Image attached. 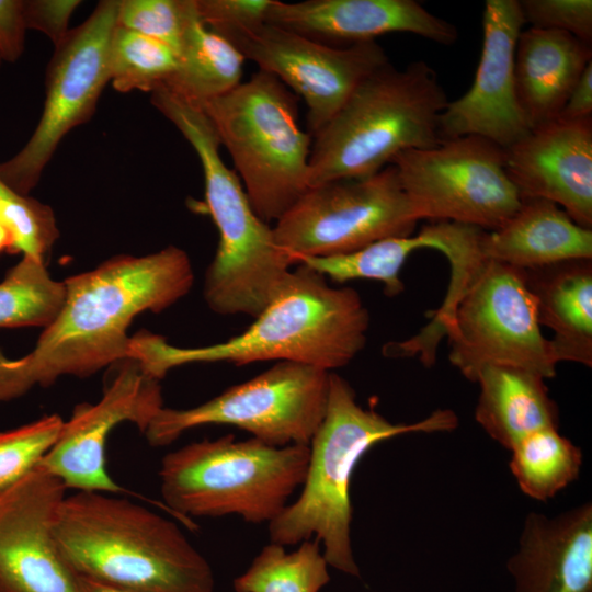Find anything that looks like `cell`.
<instances>
[{"label":"cell","mask_w":592,"mask_h":592,"mask_svg":"<svg viewBox=\"0 0 592 592\" xmlns=\"http://www.w3.org/2000/svg\"><path fill=\"white\" fill-rule=\"evenodd\" d=\"M62 282L58 316L25 355L35 386L62 376L87 377L126 360L134 318L160 312L184 297L194 272L187 253L168 246L141 257H113Z\"/></svg>","instance_id":"6da1fadb"},{"label":"cell","mask_w":592,"mask_h":592,"mask_svg":"<svg viewBox=\"0 0 592 592\" xmlns=\"http://www.w3.org/2000/svg\"><path fill=\"white\" fill-rule=\"evenodd\" d=\"M482 231L468 230L446 257L451 284L432 321L415 337L389 344L386 355H419L431 366L437 342L447 335L448 358L470 382L489 365L522 367L551 378L557 363L542 333L525 272L486 259L479 246Z\"/></svg>","instance_id":"7a4b0ae2"},{"label":"cell","mask_w":592,"mask_h":592,"mask_svg":"<svg viewBox=\"0 0 592 592\" xmlns=\"http://www.w3.org/2000/svg\"><path fill=\"white\" fill-rule=\"evenodd\" d=\"M368 328L369 312L355 289L330 286L321 274L296 265L241 334L213 345L181 348L141 331L130 337L128 358L157 380L178 366L214 362L276 360L332 372L364 349Z\"/></svg>","instance_id":"3957f363"},{"label":"cell","mask_w":592,"mask_h":592,"mask_svg":"<svg viewBox=\"0 0 592 592\" xmlns=\"http://www.w3.org/2000/svg\"><path fill=\"white\" fill-rule=\"evenodd\" d=\"M54 535L79 577L132 592H213L207 559L171 520L118 494L76 491Z\"/></svg>","instance_id":"277c9868"},{"label":"cell","mask_w":592,"mask_h":592,"mask_svg":"<svg viewBox=\"0 0 592 592\" xmlns=\"http://www.w3.org/2000/svg\"><path fill=\"white\" fill-rule=\"evenodd\" d=\"M452 410L440 409L411 423H391L356 401L350 383L329 375L325 418L309 443V459L301 491L269 523L270 542L283 546L317 538L328 565L360 577L351 543V479L360 459L375 444L406 433H432L457 428Z\"/></svg>","instance_id":"5b68a950"},{"label":"cell","mask_w":592,"mask_h":592,"mask_svg":"<svg viewBox=\"0 0 592 592\" xmlns=\"http://www.w3.org/2000/svg\"><path fill=\"white\" fill-rule=\"evenodd\" d=\"M151 103L181 132L201 160L207 209L219 242L204 276L203 295L218 315L258 317L294 266L278 247L273 227L253 210L239 175L219 153L220 140L201 107L163 88Z\"/></svg>","instance_id":"8992f818"},{"label":"cell","mask_w":592,"mask_h":592,"mask_svg":"<svg viewBox=\"0 0 592 592\" xmlns=\"http://www.w3.org/2000/svg\"><path fill=\"white\" fill-rule=\"evenodd\" d=\"M447 103L436 71L425 61L403 69L390 62L380 67L312 136L309 189L372 175L403 151L439 145L440 116Z\"/></svg>","instance_id":"52a82bcc"},{"label":"cell","mask_w":592,"mask_h":592,"mask_svg":"<svg viewBox=\"0 0 592 592\" xmlns=\"http://www.w3.org/2000/svg\"><path fill=\"white\" fill-rule=\"evenodd\" d=\"M308 459L305 444L276 447L232 434L204 439L162 457L160 493L173 514L269 524L301 487Z\"/></svg>","instance_id":"ba28073f"},{"label":"cell","mask_w":592,"mask_h":592,"mask_svg":"<svg viewBox=\"0 0 592 592\" xmlns=\"http://www.w3.org/2000/svg\"><path fill=\"white\" fill-rule=\"evenodd\" d=\"M201 109L227 148L254 213L280 219L309 189L312 137L298 124L297 99L259 70Z\"/></svg>","instance_id":"9c48e42d"},{"label":"cell","mask_w":592,"mask_h":592,"mask_svg":"<svg viewBox=\"0 0 592 592\" xmlns=\"http://www.w3.org/2000/svg\"><path fill=\"white\" fill-rule=\"evenodd\" d=\"M330 372L281 361L196 407H162L144 435L153 447L207 424L232 425L267 445H309L327 408Z\"/></svg>","instance_id":"30bf717a"},{"label":"cell","mask_w":592,"mask_h":592,"mask_svg":"<svg viewBox=\"0 0 592 592\" xmlns=\"http://www.w3.org/2000/svg\"><path fill=\"white\" fill-rule=\"evenodd\" d=\"M418 220L457 223L492 231L521 206L505 169L504 149L479 136H462L390 162Z\"/></svg>","instance_id":"8fae6325"},{"label":"cell","mask_w":592,"mask_h":592,"mask_svg":"<svg viewBox=\"0 0 592 592\" xmlns=\"http://www.w3.org/2000/svg\"><path fill=\"white\" fill-rule=\"evenodd\" d=\"M418 221L389 164L368 177L308 189L273 231L295 266L301 258L339 255L385 238L411 236Z\"/></svg>","instance_id":"7c38bea8"},{"label":"cell","mask_w":592,"mask_h":592,"mask_svg":"<svg viewBox=\"0 0 592 592\" xmlns=\"http://www.w3.org/2000/svg\"><path fill=\"white\" fill-rule=\"evenodd\" d=\"M117 7V0L99 2L90 16L55 46L39 122L25 146L0 163V181L13 193L27 196L61 139L93 115L110 81V46Z\"/></svg>","instance_id":"4fadbf2b"},{"label":"cell","mask_w":592,"mask_h":592,"mask_svg":"<svg viewBox=\"0 0 592 592\" xmlns=\"http://www.w3.org/2000/svg\"><path fill=\"white\" fill-rule=\"evenodd\" d=\"M223 38L305 100L311 137L364 79L390 62L376 41L333 47L267 22Z\"/></svg>","instance_id":"5bb4252c"},{"label":"cell","mask_w":592,"mask_h":592,"mask_svg":"<svg viewBox=\"0 0 592 592\" xmlns=\"http://www.w3.org/2000/svg\"><path fill=\"white\" fill-rule=\"evenodd\" d=\"M95 403L78 405L61 433L39 463L66 489L112 494L129 493L107 473L105 446L110 433L130 422L144 433L163 407L159 380L126 358Z\"/></svg>","instance_id":"9a60e30c"},{"label":"cell","mask_w":592,"mask_h":592,"mask_svg":"<svg viewBox=\"0 0 592 592\" xmlns=\"http://www.w3.org/2000/svg\"><path fill=\"white\" fill-rule=\"evenodd\" d=\"M62 482L39 464L0 492V588L3 592H82L54 535Z\"/></svg>","instance_id":"2e32d148"},{"label":"cell","mask_w":592,"mask_h":592,"mask_svg":"<svg viewBox=\"0 0 592 592\" xmlns=\"http://www.w3.org/2000/svg\"><path fill=\"white\" fill-rule=\"evenodd\" d=\"M524 25L520 1H486L476 75L468 91L448 101L442 112V141L474 135L506 149L532 129L520 107L514 83L515 47Z\"/></svg>","instance_id":"e0dca14e"},{"label":"cell","mask_w":592,"mask_h":592,"mask_svg":"<svg viewBox=\"0 0 592 592\" xmlns=\"http://www.w3.org/2000/svg\"><path fill=\"white\" fill-rule=\"evenodd\" d=\"M504 156L522 198L550 201L578 225L592 228V117H557L536 126Z\"/></svg>","instance_id":"ac0fdd59"},{"label":"cell","mask_w":592,"mask_h":592,"mask_svg":"<svg viewBox=\"0 0 592 592\" xmlns=\"http://www.w3.org/2000/svg\"><path fill=\"white\" fill-rule=\"evenodd\" d=\"M266 22L333 47L387 33H410L441 45L458 38L457 29L415 0H274Z\"/></svg>","instance_id":"d6986e66"},{"label":"cell","mask_w":592,"mask_h":592,"mask_svg":"<svg viewBox=\"0 0 592 592\" xmlns=\"http://www.w3.org/2000/svg\"><path fill=\"white\" fill-rule=\"evenodd\" d=\"M514 592H592V505L525 517L508 560Z\"/></svg>","instance_id":"ffe728a7"},{"label":"cell","mask_w":592,"mask_h":592,"mask_svg":"<svg viewBox=\"0 0 592 592\" xmlns=\"http://www.w3.org/2000/svg\"><path fill=\"white\" fill-rule=\"evenodd\" d=\"M590 62L591 45L569 33L535 27L521 31L514 55V83L531 128L559 116Z\"/></svg>","instance_id":"44dd1931"},{"label":"cell","mask_w":592,"mask_h":592,"mask_svg":"<svg viewBox=\"0 0 592 592\" xmlns=\"http://www.w3.org/2000/svg\"><path fill=\"white\" fill-rule=\"evenodd\" d=\"M480 251L491 261L523 271L592 259V229L584 228L557 204L523 197L521 206L498 229L482 231Z\"/></svg>","instance_id":"7402d4cb"},{"label":"cell","mask_w":592,"mask_h":592,"mask_svg":"<svg viewBox=\"0 0 592 592\" xmlns=\"http://www.w3.org/2000/svg\"><path fill=\"white\" fill-rule=\"evenodd\" d=\"M537 319L554 332L555 362L592 366V259L568 260L526 270Z\"/></svg>","instance_id":"603a6c76"},{"label":"cell","mask_w":592,"mask_h":592,"mask_svg":"<svg viewBox=\"0 0 592 592\" xmlns=\"http://www.w3.org/2000/svg\"><path fill=\"white\" fill-rule=\"evenodd\" d=\"M475 383L480 388L475 419L506 449L535 431L558 429V408L542 375L516 366L489 365Z\"/></svg>","instance_id":"cb8c5ba5"},{"label":"cell","mask_w":592,"mask_h":592,"mask_svg":"<svg viewBox=\"0 0 592 592\" xmlns=\"http://www.w3.org/2000/svg\"><path fill=\"white\" fill-rule=\"evenodd\" d=\"M246 58L198 19L195 2L178 50V65L160 88L201 107L241 83Z\"/></svg>","instance_id":"d4e9b609"},{"label":"cell","mask_w":592,"mask_h":592,"mask_svg":"<svg viewBox=\"0 0 592 592\" xmlns=\"http://www.w3.org/2000/svg\"><path fill=\"white\" fill-rule=\"evenodd\" d=\"M437 234L434 224L424 226L415 236L390 237L373 242L360 250L325 258H301L296 265H304L337 283L352 280H373L384 285L387 296L403 292L400 271L415 250L435 249Z\"/></svg>","instance_id":"484cf974"},{"label":"cell","mask_w":592,"mask_h":592,"mask_svg":"<svg viewBox=\"0 0 592 592\" xmlns=\"http://www.w3.org/2000/svg\"><path fill=\"white\" fill-rule=\"evenodd\" d=\"M511 452L509 466L520 489L538 501L555 497L580 474L581 449L555 428L531 433Z\"/></svg>","instance_id":"4316f807"},{"label":"cell","mask_w":592,"mask_h":592,"mask_svg":"<svg viewBox=\"0 0 592 592\" xmlns=\"http://www.w3.org/2000/svg\"><path fill=\"white\" fill-rule=\"evenodd\" d=\"M286 551L270 542L247 570L234 579L235 592H319L330 581L328 562L320 542L310 538Z\"/></svg>","instance_id":"83f0119b"},{"label":"cell","mask_w":592,"mask_h":592,"mask_svg":"<svg viewBox=\"0 0 592 592\" xmlns=\"http://www.w3.org/2000/svg\"><path fill=\"white\" fill-rule=\"evenodd\" d=\"M64 301V282L52 277L45 260L22 255L0 282V328L44 329L58 316Z\"/></svg>","instance_id":"f1b7e54d"},{"label":"cell","mask_w":592,"mask_h":592,"mask_svg":"<svg viewBox=\"0 0 592 592\" xmlns=\"http://www.w3.org/2000/svg\"><path fill=\"white\" fill-rule=\"evenodd\" d=\"M178 65L169 45L115 26L110 46V81L118 92H153L164 84Z\"/></svg>","instance_id":"f546056e"},{"label":"cell","mask_w":592,"mask_h":592,"mask_svg":"<svg viewBox=\"0 0 592 592\" xmlns=\"http://www.w3.org/2000/svg\"><path fill=\"white\" fill-rule=\"evenodd\" d=\"M65 420L59 414L42 417L0 432V492L31 473L58 440Z\"/></svg>","instance_id":"4dcf8cb0"},{"label":"cell","mask_w":592,"mask_h":592,"mask_svg":"<svg viewBox=\"0 0 592 592\" xmlns=\"http://www.w3.org/2000/svg\"><path fill=\"white\" fill-rule=\"evenodd\" d=\"M0 221L12 237L11 253L45 260L59 236L53 209L29 195L0 198Z\"/></svg>","instance_id":"1f68e13d"},{"label":"cell","mask_w":592,"mask_h":592,"mask_svg":"<svg viewBox=\"0 0 592 592\" xmlns=\"http://www.w3.org/2000/svg\"><path fill=\"white\" fill-rule=\"evenodd\" d=\"M194 0H121L116 24L172 47L177 54Z\"/></svg>","instance_id":"d6a6232c"},{"label":"cell","mask_w":592,"mask_h":592,"mask_svg":"<svg viewBox=\"0 0 592 592\" xmlns=\"http://www.w3.org/2000/svg\"><path fill=\"white\" fill-rule=\"evenodd\" d=\"M520 7L530 27L566 32L591 45V0H522Z\"/></svg>","instance_id":"836d02e7"},{"label":"cell","mask_w":592,"mask_h":592,"mask_svg":"<svg viewBox=\"0 0 592 592\" xmlns=\"http://www.w3.org/2000/svg\"><path fill=\"white\" fill-rule=\"evenodd\" d=\"M274 0H194L198 19L219 36L266 22Z\"/></svg>","instance_id":"e575fe53"},{"label":"cell","mask_w":592,"mask_h":592,"mask_svg":"<svg viewBox=\"0 0 592 592\" xmlns=\"http://www.w3.org/2000/svg\"><path fill=\"white\" fill-rule=\"evenodd\" d=\"M80 3L77 0H24L26 27L44 33L57 46L68 34L70 16Z\"/></svg>","instance_id":"d590c367"},{"label":"cell","mask_w":592,"mask_h":592,"mask_svg":"<svg viewBox=\"0 0 592 592\" xmlns=\"http://www.w3.org/2000/svg\"><path fill=\"white\" fill-rule=\"evenodd\" d=\"M24 0H0V57L14 62L23 54L25 32Z\"/></svg>","instance_id":"8d00e7d4"},{"label":"cell","mask_w":592,"mask_h":592,"mask_svg":"<svg viewBox=\"0 0 592 592\" xmlns=\"http://www.w3.org/2000/svg\"><path fill=\"white\" fill-rule=\"evenodd\" d=\"M34 386L25 356L10 360L0 349V402L15 399Z\"/></svg>","instance_id":"74e56055"},{"label":"cell","mask_w":592,"mask_h":592,"mask_svg":"<svg viewBox=\"0 0 592 592\" xmlns=\"http://www.w3.org/2000/svg\"><path fill=\"white\" fill-rule=\"evenodd\" d=\"M558 117L577 119L592 117V62L572 88Z\"/></svg>","instance_id":"f35d334b"},{"label":"cell","mask_w":592,"mask_h":592,"mask_svg":"<svg viewBox=\"0 0 592 592\" xmlns=\"http://www.w3.org/2000/svg\"><path fill=\"white\" fill-rule=\"evenodd\" d=\"M79 577V576H78ZM82 592H132L79 577Z\"/></svg>","instance_id":"ab89813d"},{"label":"cell","mask_w":592,"mask_h":592,"mask_svg":"<svg viewBox=\"0 0 592 592\" xmlns=\"http://www.w3.org/2000/svg\"><path fill=\"white\" fill-rule=\"evenodd\" d=\"M12 250V237L8 228L0 221V253Z\"/></svg>","instance_id":"60d3db41"},{"label":"cell","mask_w":592,"mask_h":592,"mask_svg":"<svg viewBox=\"0 0 592 592\" xmlns=\"http://www.w3.org/2000/svg\"><path fill=\"white\" fill-rule=\"evenodd\" d=\"M18 194L13 193L11 190H9L1 181H0V198L2 197H12Z\"/></svg>","instance_id":"b9f144b4"},{"label":"cell","mask_w":592,"mask_h":592,"mask_svg":"<svg viewBox=\"0 0 592 592\" xmlns=\"http://www.w3.org/2000/svg\"><path fill=\"white\" fill-rule=\"evenodd\" d=\"M1 62H2V59H1V57H0V65H1Z\"/></svg>","instance_id":"7bdbcfd3"},{"label":"cell","mask_w":592,"mask_h":592,"mask_svg":"<svg viewBox=\"0 0 592 592\" xmlns=\"http://www.w3.org/2000/svg\"><path fill=\"white\" fill-rule=\"evenodd\" d=\"M0 592H3V591L1 590V588H0Z\"/></svg>","instance_id":"ee69618b"}]
</instances>
